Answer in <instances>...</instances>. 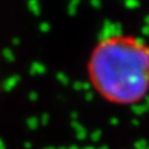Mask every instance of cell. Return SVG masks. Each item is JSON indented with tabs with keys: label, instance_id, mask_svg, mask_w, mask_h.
<instances>
[{
	"label": "cell",
	"instance_id": "obj_1",
	"mask_svg": "<svg viewBox=\"0 0 149 149\" xmlns=\"http://www.w3.org/2000/svg\"><path fill=\"white\" fill-rule=\"evenodd\" d=\"M87 73L103 100L122 106L138 103L149 93V45L133 35H108L91 51Z\"/></svg>",
	"mask_w": 149,
	"mask_h": 149
}]
</instances>
